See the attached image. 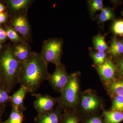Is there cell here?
I'll return each instance as SVG.
<instances>
[{"label": "cell", "mask_w": 123, "mask_h": 123, "mask_svg": "<svg viewBox=\"0 0 123 123\" xmlns=\"http://www.w3.org/2000/svg\"><path fill=\"white\" fill-rule=\"evenodd\" d=\"M27 13L13 15L11 20V26L25 40L29 43L32 40L31 30Z\"/></svg>", "instance_id": "5b68a950"}, {"label": "cell", "mask_w": 123, "mask_h": 123, "mask_svg": "<svg viewBox=\"0 0 123 123\" xmlns=\"http://www.w3.org/2000/svg\"><path fill=\"white\" fill-rule=\"evenodd\" d=\"M8 18V14L6 12L0 13V24L6 22Z\"/></svg>", "instance_id": "f1b7e54d"}, {"label": "cell", "mask_w": 123, "mask_h": 123, "mask_svg": "<svg viewBox=\"0 0 123 123\" xmlns=\"http://www.w3.org/2000/svg\"><path fill=\"white\" fill-rule=\"evenodd\" d=\"M6 9V7L2 4L0 3V13L4 12L5 10Z\"/></svg>", "instance_id": "1f68e13d"}, {"label": "cell", "mask_w": 123, "mask_h": 123, "mask_svg": "<svg viewBox=\"0 0 123 123\" xmlns=\"http://www.w3.org/2000/svg\"><path fill=\"white\" fill-rule=\"evenodd\" d=\"M22 64L14 57L10 46L6 48L0 55L1 85L9 93L19 84Z\"/></svg>", "instance_id": "7a4b0ae2"}, {"label": "cell", "mask_w": 123, "mask_h": 123, "mask_svg": "<svg viewBox=\"0 0 123 123\" xmlns=\"http://www.w3.org/2000/svg\"><path fill=\"white\" fill-rule=\"evenodd\" d=\"M11 96L2 86H0V106L6 105L7 103L11 101Z\"/></svg>", "instance_id": "7402d4cb"}, {"label": "cell", "mask_w": 123, "mask_h": 123, "mask_svg": "<svg viewBox=\"0 0 123 123\" xmlns=\"http://www.w3.org/2000/svg\"><path fill=\"white\" fill-rule=\"evenodd\" d=\"M79 83L76 74L69 75L68 81L60 92V97L58 98L57 103L61 108H71L76 105L78 99Z\"/></svg>", "instance_id": "3957f363"}, {"label": "cell", "mask_w": 123, "mask_h": 123, "mask_svg": "<svg viewBox=\"0 0 123 123\" xmlns=\"http://www.w3.org/2000/svg\"><path fill=\"white\" fill-rule=\"evenodd\" d=\"M35 1L33 0H9L8 1L9 8L14 14L27 13L31 5Z\"/></svg>", "instance_id": "30bf717a"}, {"label": "cell", "mask_w": 123, "mask_h": 123, "mask_svg": "<svg viewBox=\"0 0 123 123\" xmlns=\"http://www.w3.org/2000/svg\"><path fill=\"white\" fill-rule=\"evenodd\" d=\"M28 93L26 88L21 86L20 88L13 93L11 96V101L12 107L16 108L24 111L26 110L24 105V101L26 95Z\"/></svg>", "instance_id": "7c38bea8"}, {"label": "cell", "mask_w": 123, "mask_h": 123, "mask_svg": "<svg viewBox=\"0 0 123 123\" xmlns=\"http://www.w3.org/2000/svg\"><path fill=\"white\" fill-rule=\"evenodd\" d=\"M2 48V46L1 44L0 43V51L1 49Z\"/></svg>", "instance_id": "d6a6232c"}, {"label": "cell", "mask_w": 123, "mask_h": 123, "mask_svg": "<svg viewBox=\"0 0 123 123\" xmlns=\"http://www.w3.org/2000/svg\"><path fill=\"white\" fill-rule=\"evenodd\" d=\"M24 112L16 108L12 107L11 112L9 118L2 123H23Z\"/></svg>", "instance_id": "9a60e30c"}, {"label": "cell", "mask_w": 123, "mask_h": 123, "mask_svg": "<svg viewBox=\"0 0 123 123\" xmlns=\"http://www.w3.org/2000/svg\"><path fill=\"white\" fill-rule=\"evenodd\" d=\"M83 123H105L101 118L98 117H92L86 119Z\"/></svg>", "instance_id": "4316f807"}, {"label": "cell", "mask_w": 123, "mask_h": 123, "mask_svg": "<svg viewBox=\"0 0 123 123\" xmlns=\"http://www.w3.org/2000/svg\"><path fill=\"white\" fill-rule=\"evenodd\" d=\"M103 114L105 123H119L123 120V112L104 111Z\"/></svg>", "instance_id": "5bb4252c"}, {"label": "cell", "mask_w": 123, "mask_h": 123, "mask_svg": "<svg viewBox=\"0 0 123 123\" xmlns=\"http://www.w3.org/2000/svg\"><path fill=\"white\" fill-rule=\"evenodd\" d=\"M61 116V108L59 106L50 112L38 115L34 120L36 123H60Z\"/></svg>", "instance_id": "9c48e42d"}, {"label": "cell", "mask_w": 123, "mask_h": 123, "mask_svg": "<svg viewBox=\"0 0 123 123\" xmlns=\"http://www.w3.org/2000/svg\"><path fill=\"white\" fill-rule=\"evenodd\" d=\"M0 86H1V85L0 80Z\"/></svg>", "instance_id": "d590c367"}, {"label": "cell", "mask_w": 123, "mask_h": 123, "mask_svg": "<svg viewBox=\"0 0 123 123\" xmlns=\"http://www.w3.org/2000/svg\"><path fill=\"white\" fill-rule=\"evenodd\" d=\"M110 90L117 96H123V81H117L111 84Z\"/></svg>", "instance_id": "d6986e66"}, {"label": "cell", "mask_w": 123, "mask_h": 123, "mask_svg": "<svg viewBox=\"0 0 123 123\" xmlns=\"http://www.w3.org/2000/svg\"><path fill=\"white\" fill-rule=\"evenodd\" d=\"M48 65L40 53L33 51L29 58L22 63L19 84L26 88L32 96L36 94L42 83L48 80L50 74Z\"/></svg>", "instance_id": "6da1fadb"}, {"label": "cell", "mask_w": 123, "mask_h": 123, "mask_svg": "<svg viewBox=\"0 0 123 123\" xmlns=\"http://www.w3.org/2000/svg\"><path fill=\"white\" fill-rule=\"evenodd\" d=\"M90 8L92 12L102 10L103 9V3L102 0H94L91 1Z\"/></svg>", "instance_id": "484cf974"}, {"label": "cell", "mask_w": 123, "mask_h": 123, "mask_svg": "<svg viewBox=\"0 0 123 123\" xmlns=\"http://www.w3.org/2000/svg\"><path fill=\"white\" fill-rule=\"evenodd\" d=\"M113 31L116 34L123 36V20H118L114 23L112 26Z\"/></svg>", "instance_id": "d4e9b609"}, {"label": "cell", "mask_w": 123, "mask_h": 123, "mask_svg": "<svg viewBox=\"0 0 123 123\" xmlns=\"http://www.w3.org/2000/svg\"><path fill=\"white\" fill-rule=\"evenodd\" d=\"M12 49L15 59L22 63L29 58L32 52L31 47L26 42L14 44Z\"/></svg>", "instance_id": "ba28073f"}, {"label": "cell", "mask_w": 123, "mask_h": 123, "mask_svg": "<svg viewBox=\"0 0 123 123\" xmlns=\"http://www.w3.org/2000/svg\"><path fill=\"white\" fill-rule=\"evenodd\" d=\"M112 111L123 112V96H116L113 101L111 108Z\"/></svg>", "instance_id": "44dd1931"}, {"label": "cell", "mask_w": 123, "mask_h": 123, "mask_svg": "<svg viewBox=\"0 0 123 123\" xmlns=\"http://www.w3.org/2000/svg\"><path fill=\"white\" fill-rule=\"evenodd\" d=\"M35 99L34 102V107L38 115L50 112L54 110L58 98L51 97L48 94H36L34 95Z\"/></svg>", "instance_id": "52a82bcc"}, {"label": "cell", "mask_w": 123, "mask_h": 123, "mask_svg": "<svg viewBox=\"0 0 123 123\" xmlns=\"http://www.w3.org/2000/svg\"><path fill=\"white\" fill-rule=\"evenodd\" d=\"M97 69L99 74L104 80L110 81L114 78L116 68L110 60H107L102 65H98Z\"/></svg>", "instance_id": "8fae6325"}, {"label": "cell", "mask_w": 123, "mask_h": 123, "mask_svg": "<svg viewBox=\"0 0 123 123\" xmlns=\"http://www.w3.org/2000/svg\"><path fill=\"white\" fill-rule=\"evenodd\" d=\"M92 56L95 63L97 65H102L105 62L106 55L104 52L98 51L93 53Z\"/></svg>", "instance_id": "603a6c76"}, {"label": "cell", "mask_w": 123, "mask_h": 123, "mask_svg": "<svg viewBox=\"0 0 123 123\" xmlns=\"http://www.w3.org/2000/svg\"><path fill=\"white\" fill-rule=\"evenodd\" d=\"M5 30L7 37L14 43V44L26 42L24 39L11 27L7 26L5 27Z\"/></svg>", "instance_id": "2e32d148"}, {"label": "cell", "mask_w": 123, "mask_h": 123, "mask_svg": "<svg viewBox=\"0 0 123 123\" xmlns=\"http://www.w3.org/2000/svg\"><path fill=\"white\" fill-rule=\"evenodd\" d=\"M79 119L75 115L70 112L62 115L60 123H79Z\"/></svg>", "instance_id": "ffe728a7"}, {"label": "cell", "mask_w": 123, "mask_h": 123, "mask_svg": "<svg viewBox=\"0 0 123 123\" xmlns=\"http://www.w3.org/2000/svg\"><path fill=\"white\" fill-rule=\"evenodd\" d=\"M63 46L62 39L50 38L43 41L40 53L43 59L48 64L52 63L58 65L61 63Z\"/></svg>", "instance_id": "277c9868"}, {"label": "cell", "mask_w": 123, "mask_h": 123, "mask_svg": "<svg viewBox=\"0 0 123 123\" xmlns=\"http://www.w3.org/2000/svg\"><path fill=\"white\" fill-rule=\"evenodd\" d=\"M0 123H2V119H0Z\"/></svg>", "instance_id": "836d02e7"}, {"label": "cell", "mask_w": 123, "mask_h": 123, "mask_svg": "<svg viewBox=\"0 0 123 123\" xmlns=\"http://www.w3.org/2000/svg\"><path fill=\"white\" fill-rule=\"evenodd\" d=\"M93 40L95 47L98 51L104 52L108 49L104 36L98 35L93 38Z\"/></svg>", "instance_id": "e0dca14e"}, {"label": "cell", "mask_w": 123, "mask_h": 123, "mask_svg": "<svg viewBox=\"0 0 123 123\" xmlns=\"http://www.w3.org/2000/svg\"><path fill=\"white\" fill-rule=\"evenodd\" d=\"M113 14L110 9L107 8H103L99 15V19L101 22H105L111 20L113 18Z\"/></svg>", "instance_id": "cb8c5ba5"}, {"label": "cell", "mask_w": 123, "mask_h": 123, "mask_svg": "<svg viewBox=\"0 0 123 123\" xmlns=\"http://www.w3.org/2000/svg\"><path fill=\"white\" fill-rule=\"evenodd\" d=\"M119 67L120 72L123 75V60H122L120 62L119 64Z\"/></svg>", "instance_id": "4dcf8cb0"}, {"label": "cell", "mask_w": 123, "mask_h": 123, "mask_svg": "<svg viewBox=\"0 0 123 123\" xmlns=\"http://www.w3.org/2000/svg\"><path fill=\"white\" fill-rule=\"evenodd\" d=\"M6 105L0 106V119H2V115L4 113Z\"/></svg>", "instance_id": "f546056e"}, {"label": "cell", "mask_w": 123, "mask_h": 123, "mask_svg": "<svg viewBox=\"0 0 123 123\" xmlns=\"http://www.w3.org/2000/svg\"><path fill=\"white\" fill-rule=\"evenodd\" d=\"M56 66L55 72L50 75L48 80L54 89L60 93L68 83L69 75L61 63Z\"/></svg>", "instance_id": "8992f818"}, {"label": "cell", "mask_w": 123, "mask_h": 123, "mask_svg": "<svg viewBox=\"0 0 123 123\" xmlns=\"http://www.w3.org/2000/svg\"><path fill=\"white\" fill-rule=\"evenodd\" d=\"M110 53L113 55L117 56L123 53V46L122 43L114 39L111 44Z\"/></svg>", "instance_id": "ac0fdd59"}, {"label": "cell", "mask_w": 123, "mask_h": 123, "mask_svg": "<svg viewBox=\"0 0 123 123\" xmlns=\"http://www.w3.org/2000/svg\"><path fill=\"white\" fill-rule=\"evenodd\" d=\"M121 43H122V45H123V41H122V42H121Z\"/></svg>", "instance_id": "e575fe53"}, {"label": "cell", "mask_w": 123, "mask_h": 123, "mask_svg": "<svg viewBox=\"0 0 123 123\" xmlns=\"http://www.w3.org/2000/svg\"><path fill=\"white\" fill-rule=\"evenodd\" d=\"M81 106L85 111H91L97 109L99 105L98 99L92 94H86L82 96Z\"/></svg>", "instance_id": "4fadbf2b"}, {"label": "cell", "mask_w": 123, "mask_h": 123, "mask_svg": "<svg viewBox=\"0 0 123 123\" xmlns=\"http://www.w3.org/2000/svg\"><path fill=\"white\" fill-rule=\"evenodd\" d=\"M7 38V34L4 29L0 27V42H4Z\"/></svg>", "instance_id": "83f0119b"}]
</instances>
